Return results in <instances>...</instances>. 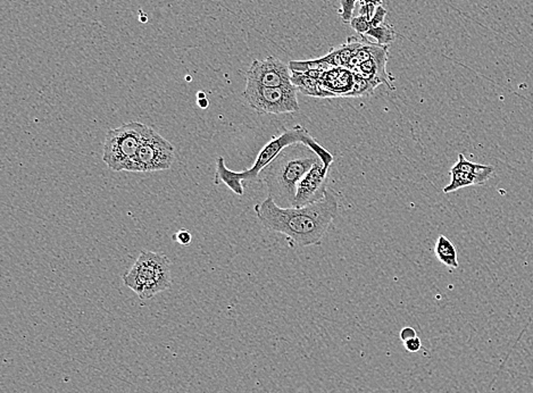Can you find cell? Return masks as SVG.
Segmentation results:
<instances>
[{"mask_svg":"<svg viewBox=\"0 0 533 393\" xmlns=\"http://www.w3.org/2000/svg\"><path fill=\"white\" fill-rule=\"evenodd\" d=\"M453 167L460 169V171H463V172L470 173L472 176H475L477 179H479L481 184H484L495 174L494 166L481 165V164L470 162L469 159L465 158V156L463 154L458 155V160H457L456 164Z\"/></svg>","mask_w":533,"mask_h":393,"instance_id":"12","label":"cell"},{"mask_svg":"<svg viewBox=\"0 0 533 393\" xmlns=\"http://www.w3.org/2000/svg\"><path fill=\"white\" fill-rule=\"evenodd\" d=\"M370 22H371V20H370L366 15H359V16L354 17V19L351 21L349 25H351L359 36H364V34H368V30L371 29V23H370Z\"/></svg>","mask_w":533,"mask_h":393,"instance_id":"17","label":"cell"},{"mask_svg":"<svg viewBox=\"0 0 533 393\" xmlns=\"http://www.w3.org/2000/svg\"><path fill=\"white\" fill-rule=\"evenodd\" d=\"M330 169L325 167L321 159L308 171L307 174L299 182L295 202L292 207L302 209L313 205L324 198L327 193V182Z\"/></svg>","mask_w":533,"mask_h":393,"instance_id":"9","label":"cell"},{"mask_svg":"<svg viewBox=\"0 0 533 393\" xmlns=\"http://www.w3.org/2000/svg\"><path fill=\"white\" fill-rule=\"evenodd\" d=\"M123 283L141 300H150L172 285L171 261L166 254L143 250L132 267L123 275Z\"/></svg>","mask_w":533,"mask_h":393,"instance_id":"4","label":"cell"},{"mask_svg":"<svg viewBox=\"0 0 533 393\" xmlns=\"http://www.w3.org/2000/svg\"><path fill=\"white\" fill-rule=\"evenodd\" d=\"M259 223L274 233L285 235L299 247L320 245L338 216V195L328 189L324 198L302 209H282L268 197L254 207Z\"/></svg>","mask_w":533,"mask_h":393,"instance_id":"1","label":"cell"},{"mask_svg":"<svg viewBox=\"0 0 533 393\" xmlns=\"http://www.w3.org/2000/svg\"><path fill=\"white\" fill-rule=\"evenodd\" d=\"M318 154L304 143L283 149L262 172L259 180L268 189V197L282 209H290L295 202L299 182L320 160Z\"/></svg>","mask_w":533,"mask_h":393,"instance_id":"3","label":"cell"},{"mask_svg":"<svg viewBox=\"0 0 533 393\" xmlns=\"http://www.w3.org/2000/svg\"><path fill=\"white\" fill-rule=\"evenodd\" d=\"M434 254L437 256L438 261L441 264L446 265L447 267L458 268V259H457V250L453 242L449 239L446 238L445 235H439L434 247Z\"/></svg>","mask_w":533,"mask_h":393,"instance_id":"13","label":"cell"},{"mask_svg":"<svg viewBox=\"0 0 533 393\" xmlns=\"http://www.w3.org/2000/svg\"><path fill=\"white\" fill-rule=\"evenodd\" d=\"M289 65L274 56L255 60L247 72V80L263 86H294Z\"/></svg>","mask_w":533,"mask_h":393,"instance_id":"8","label":"cell"},{"mask_svg":"<svg viewBox=\"0 0 533 393\" xmlns=\"http://www.w3.org/2000/svg\"><path fill=\"white\" fill-rule=\"evenodd\" d=\"M415 337H418V334H416V331L411 326L404 327L401 331V334H399V337H401V340L403 342H406V341Z\"/></svg>","mask_w":533,"mask_h":393,"instance_id":"22","label":"cell"},{"mask_svg":"<svg viewBox=\"0 0 533 393\" xmlns=\"http://www.w3.org/2000/svg\"><path fill=\"white\" fill-rule=\"evenodd\" d=\"M358 0H340L342 8L338 10V14L342 17L344 23H351L354 19L355 3Z\"/></svg>","mask_w":533,"mask_h":393,"instance_id":"18","label":"cell"},{"mask_svg":"<svg viewBox=\"0 0 533 393\" xmlns=\"http://www.w3.org/2000/svg\"><path fill=\"white\" fill-rule=\"evenodd\" d=\"M297 93L295 86H263L247 80L242 97L259 115H282L298 112Z\"/></svg>","mask_w":533,"mask_h":393,"instance_id":"6","label":"cell"},{"mask_svg":"<svg viewBox=\"0 0 533 393\" xmlns=\"http://www.w3.org/2000/svg\"><path fill=\"white\" fill-rule=\"evenodd\" d=\"M292 82L298 91L306 96L316 97V98H335L333 93L325 89L321 81L303 73L292 72Z\"/></svg>","mask_w":533,"mask_h":393,"instance_id":"11","label":"cell"},{"mask_svg":"<svg viewBox=\"0 0 533 393\" xmlns=\"http://www.w3.org/2000/svg\"><path fill=\"white\" fill-rule=\"evenodd\" d=\"M176 160V149L169 140L150 128L143 145L137 155L134 172L148 173L166 171Z\"/></svg>","mask_w":533,"mask_h":393,"instance_id":"7","label":"cell"},{"mask_svg":"<svg viewBox=\"0 0 533 393\" xmlns=\"http://www.w3.org/2000/svg\"><path fill=\"white\" fill-rule=\"evenodd\" d=\"M354 86H353V90H351L349 97H364L372 95L375 88H377L375 83L368 81V79H365L359 74H356V73H354Z\"/></svg>","mask_w":533,"mask_h":393,"instance_id":"16","label":"cell"},{"mask_svg":"<svg viewBox=\"0 0 533 393\" xmlns=\"http://www.w3.org/2000/svg\"><path fill=\"white\" fill-rule=\"evenodd\" d=\"M451 181L449 184L446 185L444 188L445 193H449V192L457 191L462 188H466V187H471V185H481V182L479 179H477L475 176H472L470 173L463 172L460 169H451Z\"/></svg>","mask_w":533,"mask_h":393,"instance_id":"14","label":"cell"},{"mask_svg":"<svg viewBox=\"0 0 533 393\" xmlns=\"http://www.w3.org/2000/svg\"><path fill=\"white\" fill-rule=\"evenodd\" d=\"M197 104H198V106L202 109L209 108V100L207 99V98H202V99L197 100Z\"/></svg>","mask_w":533,"mask_h":393,"instance_id":"23","label":"cell"},{"mask_svg":"<svg viewBox=\"0 0 533 393\" xmlns=\"http://www.w3.org/2000/svg\"><path fill=\"white\" fill-rule=\"evenodd\" d=\"M361 15H366L371 20L375 15V10L382 6V0H361Z\"/></svg>","mask_w":533,"mask_h":393,"instance_id":"19","label":"cell"},{"mask_svg":"<svg viewBox=\"0 0 533 393\" xmlns=\"http://www.w3.org/2000/svg\"><path fill=\"white\" fill-rule=\"evenodd\" d=\"M295 143H304L308 145L309 148L313 149L318 157L321 158L325 167L330 169L333 162V156L331 152H328L327 149L323 148L316 140L311 136V133L305 129L300 124L294 126L292 129L282 128L281 132L276 136H273L259 152V156L256 157L255 163L250 169L242 171V172H235L232 169H228L222 156L216 158L215 174H214V184H226L233 193L237 195H244L245 188H244V182L255 181L259 179V173L265 169L266 166L288 145H295Z\"/></svg>","mask_w":533,"mask_h":393,"instance_id":"2","label":"cell"},{"mask_svg":"<svg viewBox=\"0 0 533 393\" xmlns=\"http://www.w3.org/2000/svg\"><path fill=\"white\" fill-rule=\"evenodd\" d=\"M366 36L375 38L379 45L389 46V43H392L394 40V31L390 25L382 23L378 27L370 29Z\"/></svg>","mask_w":533,"mask_h":393,"instance_id":"15","label":"cell"},{"mask_svg":"<svg viewBox=\"0 0 533 393\" xmlns=\"http://www.w3.org/2000/svg\"><path fill=\"white\" fill-rule=\"evenodd\" d=\"M197 98H198V99H202V98H206V95L204 93H197Z\"/></svg>","mask_w":533,"mask_h":393,"instance_id":"24","label":"cell"},{"mask_svg":"<svg viewBox=\"0 0 533 393\" xmlns=\"http://www.w3.org/2000/svg\"><path fill=\"white\" fill-rule=\"evenodd\" d=\"M150 126L139 122L124 123L107 132L104 143L103 160L115 172H134L137 155Z\"/></svg>","mask_w":533,"mask_h":393,"instance_id":"5","label":"cell"},{"mask_svg":"<svg viewBox=\"0 0 533 393\" xmlns=\"http://www.w3.org/2000/svg\"><path fill=\"white\" fill-rule=\"evenodd\" d=\"M320 81L335 97H349L354 86L355 74L344 67H335L325 71Z\"/></svg>","mask_w":533,"mask_h":393,"instance_id":"10","label":"cell"},{"mask_svg":"<svg viewBox=\"0 0 533 393\" xmlns=\"http://www.w3.org/2000/svg\"><path fill=\"white\" fill-rule=\"evenodd\" d=\"M404 347L410 353H418L420 349H422V342H421L420 337H415L404 342Z\"/></svg>","mask_w":533,"mask_h":393,"instance_id":"21","label":"cell"},{"mask_svg":"<svg viewBox=\"0 0 533 393\" xmlns=\"http://www.w3.org/2000/svg\"><path fill=\"white\" fill-rule=\"evenodd\" d=\"M174 239L181 246H189L191 243L192 235L188 230L183 228V230H179L176 232Z\"/></svg>","mask_w":533,"mask_h":393,"instance_id":"20","label":"cell"}]
</instances>
